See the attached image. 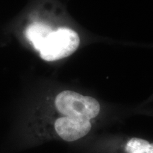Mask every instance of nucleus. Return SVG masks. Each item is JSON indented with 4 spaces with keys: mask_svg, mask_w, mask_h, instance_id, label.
<instances>
[{
    "mask_svg": "<svg viewBox=\"0 0 153 153\" xmlns=\"http://www.w3.org/2000/svg\"><path fill=\"white\" fill-rule=\"evenodd\" d=\"M55 105L57 110L64 116L82 120H90L100 112V104L97 99L70 90L58 94Z\"/></svg>",
    "mask_w": 153,
    "mask_h": 153,
    "instance_id": "obj_1",
    "label": "nucleus"
},
{
    "mask_svg": "<svg viewBox=\"0 0 153 153\" xmlns=\"http://www.w3.org/2000/svg\"><path fill=\"white\" fill-rule=\"evenodd\" d=\"M79 44V36L73 30L60 28L51 32L44 41L39 53L41 58L55 61L72 55Z\"/></svg>",
    "mask_w": 153,
    "mask_h": 153,
    "instance_id": "obj_2",
    "label": "nucleus"
},
{
    "mask_svg": "<svg viewBox=\"0 0 153 153\" xmlns=\"http://www.w3.org/2000/svg\"><path fill=\"white\" fill-rule=\"evenodd\" d=\"M91 128L90 120L63 116L57 118L55 129L57 135L64 140L73 142L89 133Z\"/></svg>",
    "mask_w": 153,
    "mask_h": 153,
    "instance_id": "obj_3",
    "label": "nucleus"
},
{
    "mask_svg": "<svg viewBox=\"0 0 153 153\" xmlns=\"http://www.w3.org/2000/svg\"><path fill=\"white\" fill-rule=\"evenodd\" d=\"M52 31L51 28L47 25L36 23L30 25L27 28L26 36L28 41L33 45L34 48L39 51L44 41Z\"/></svg>",
    "mask_w": 153,
    "mask_h": 153,
    "instance_id": "obj_4",
    "label": "nucleus"
},
{
    "mask_svg": "<svg viewBox=\"0 0 153 153\" xmlns=\"http://www.w3.org/2000/svg\"><path fill=\"white\" fill-rule=\"evenodd\" d=\"M127 153H153V143L144 139L132 137L126 143Z\"/></svg>",
    "mask_w": 153,
    "mask_h": 153,
    "instance_id": "obj_5",
    "label": "nucleus"
}]
</instances>
